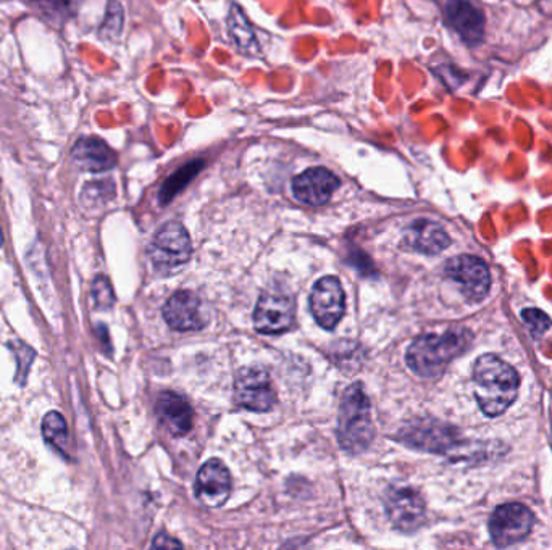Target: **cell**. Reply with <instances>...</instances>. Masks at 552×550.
Wrapping results in <instances>:
<instances>
[{
	"mask_svg": "<svg viewBox=\"0 0 552 550\" xmlns=\"http://www.w3.org/2000/svg\"><path fill=\"white\" fill-rule=\"evenodd\" d=\"M473 381L478 405L488 417L502 415L519 394V373L496 355H481L473 367Z\"/></svg>",
	"mask_w": 552,
	"mask_h": 550,
	"instance_id": "cell-1",
	"label": "cell"
},
{
	"mask_svg": "<svg viewBox=\"0 0 552 550\" xmlns=\"http://www.w3.org/2000/svg\"><path fill=\"white\" fill-rule=\"evenodd\" d=\"M472 342L469 330H451L444 334H423L407 350V365L422 378H438L452 360L464 354Z\"/></svg>",
	"mask_w": 552,
	"mask_h": 550,
	"instance_id": "cell-2",
	"label": "cell"
},
{
	"mask_svg": "<svg viewBox=\"0 0 552 550\" xmlns=\"http://www.w3.org/2000/svg\"><path fill=\"white\" fill-rule=\"evenodd\" d=\"M373 436L375 428L370 415V400L362 384H352L344 392L339 409V444L351 454H360L372 444Z\"/></svg>",
	"mask_w": 552,
	"mask_h": 550,
	"instance_id": "cell-3",
	"label": "cell"
},
{
	"mask_svg": "<svg viewBox=\"0 0 552 550\" xmlns=\"http://www.w3.org/2000/svg\"><path fill=\"white\" fill-rule=\"evenodd\" d=\"M191 239L188 231L178 221H168L149 247V257L155 271L162 276L175 275L183 270L191 257Z\"/></svg>",
	"mask_w": 552,
	"mask_h": 550,
	"instance_id": "cell-4",
	"label": "cell"
},
{
	"mask_svg": "<svg viewBox=\"0 0 552 550\" xmlns=\"http://www.w3.org/2000/svg\"><path fill=\"white\" fill-rule=\"evenodd\" d=\"M533 523L532 510L525 505L517 502L501 505L490 518L491 539L498 547L514 546L532 533Z\"/></svg>",
	"mask_w": 552,
	"mask_h": 550,
	"instance_id": "cell-5",
	"label": "cell"
},
{
	"mask_svg": "<svg viewBox=\"0 0 552 550\" xmlns=\"http://www.w3.org/2000/svg\"><path fill=\"white\" fill-rule=\"evenodd\" d=\"M235 396L239 407L251 412H268L276 402V392L268 371L257 365L239 370Z\"/></svg>",
	"mask_w": 552,
	"mask_h": 550,
	"instance_id": "cell-6",
	"label": "cell"
},
{
	"mask_svg": "<svg viewBox=\"0 0 552 550\" xmlns=\"http://www.w3.org/2000/svg\"><path fill=\"white\" fill-rule=\"evenodd\" d=\"M446 275L459 284L470 302H480L491 289L490 268L483 260L473 255H459L446 263Z\"/></svg>",
	"mask_w": 552,
	"mask_h": 550,
	"instance_id": "cell-7",
	"label": "cell"
},
{
	"mask_svg": "<svg viewBox=\"0 0 552 550\" xmlns=\"http://www.w3.org/2000/svg\"><path fill=\"white\" fill-rule=\"evenodd\" d=\"M346 309L343 286L335 276H325L318 281L310 296V310L318 325L325 330H335Z\"/></svg>",
	"mask_w": 552,
	"mask_h": 550,
	"instance_id": "cell-8",
	"label": "cell"
},
{
	"mask_svg": "<svg viewBox=\"0 0 552 550\" xmlns=\"http://www.w3.org/2000/svg\"><path fill=\"white\" fill-rule=\"evenodd\" d=\"M388 517L402 533L419 530L425 521V504L414 489H391L386 497Z\"/></svg>",
	"mask_w": 552,
	"mask_h": 550,
	"instance_id": "cell-9",
	"label": "cell"
},
{
	"mask_svg": "<svg viewBox=\"0 0 552 550\" xmlns=\"http://www.w3.org/2000/svg\"><path fill=\"white\" fill-rule=\"evenodd\" d=\"M338 176L323 167L309 168L293 180V194L297 200L312 207L327 204L339 188Z\"/></svg>",
	"mask_w": 552,
	"mask_h": 550,
	"instance_id": "cell-10",
	"label": "cell"
},
{
	"mask_svg": "<svg viewBox=\"0 0 552 550\" xmlns=\"http://www.w3.org/2000/svg\"><path fill=\"white\" fill-rule=\"evenodd\" d=\"M294 305L281 294H264L257 302L254 326L259 333L280 334L293 326Z\"/></svg>",
	"mask_w": 552,
	"mask_h": 550,
	"instance_id": "cell-11",
	"label": "cell"
},
{
	"mask_svg": "<svg viewBox=\"0 0 552 550\" xmlns=\"http://www.w3.org/2000/svg\"><path fill=\"white\" fill-rule=\"evenodd\" d=\"M446 18L452 30L459 34V38L469 44L477 46L485 36V15L478 7L470 4L469 0H448L446 7Z\"/></svg>",
	"mask_w": 552,
	"mask_h": 550,
	"instance_id": "cell-12",
	"label": "cell"
},
{
	"mask_svg": "<svg viewBox=\"0 0 552 550\" xmlns=\"http://www.w3.org/2000/svg\"><path fill=\"white\" fill-rule=\"evenodd\" d=\"M231 475L220 460H209L197 473L196 494L209 507H220L230 497Z\"/></svg>",
	"mask_w": 552,
	"mask_h": 550,
	"instance_id": "cell-13",
	"label": "cell"
},
{
	"mask_svg": "<svg viewBox=\"0 0 552 550\" xmlns=\"http://www.w3.org/2000/svg\"><path fill=\"white\" fill-rule=\"evenodd\" d=\"M164 318L176 331H197L205 325L201 300L194 292L180 291L167 300Z\"/></svg>",
	"mask_w": 552,
	"mask_h": 550,
	"instance_id": "cell-14",
	"label": "cell"
},
{
	"mask_svg": "<svg viewBox=\"0 0 552 550\" xmlns=\"http://www.w3.org/2000/svg\"><path fill=\"white\" fill-rule=\"evenodd\" d=\"M72 159L76 167L91 173L112 170L117 165V154L110 149L107 142L96 136L78 139L72 147Z\"/></svg>",
	"mask_w": 552,
	"mask_h": 550,
	"instance_id": "cell-15",
	"label": "cell"
},
{
	"mask_svg": "<svg viewBox=\"0 0 552 550\" xmlns=\"http://www.w3.org/2000/svg\"><path fill=\"white\" fill-rule=\"evenodd\" d=\"M404 441L417 449L431 450V452H448L456 446V434L451 428L440 425L435 421H417L404 430Z\"/></svg>",
	"mask_w": 552,
	"mask_h": 550,
	"instance_id": "cell-16",
	"label": "cell"
},
{
	"mask_svg": "<svg viewBox=\"0 0 552 550\" xmlns=\"http://www.w3.org/2000/svg\"><path fill=\"white\" fill-rule=\"evenodd\" d=\"M451 244L448 233L438 223L430 220H417L407 228L404 246L420 252L435 255L448 249Z\"/></svg>",
	"mask_w": 552,
	"mask_h": 550,
	"instance_id": "cell-17",
	"label": "cell"
},
{
	"mask_svg": "<svg viewBox=\"0 0 552 550\" xmlns=\"http://www.w3.org/2000/svg\"><path fill=\"white\" fill-rule=\"evenodd\" d=\"M157 413L173 436H184L193 428V409L188 400L175 392H164L157 400Z\"/></svg>",
	"mask_w": 552,
	"mask_h": 550,
	"instance_id": "cell-18",
	"label": "cell"
},
{
	"mask_svg": "<svg viewBox=\"0 0 552 550\" xmlns=\"http://www.w3.org/2000/svg\"><path fill=\"white\" fill-rule=\"evenodd\" d=\"M226 28H228V34L239 49L249 55L259 54L260 46L256 34L252 30L251 23L247 20L246 13L239 5H231L228 17H226Z\"/></svg>",
	"mask_w": 552,
	"mask_h": 550,
	"instance_id": "cell-19",
	"label": "cell"
},
{
	"mask_svg": "<svg viewBox=\"0 0 552 550\" xmlns=\"http://www.w3.org/2000/svg\"><path fill=\"white\" fill-rule=\"evenodd\" d=\"M204 165V160H193V162H189L188 165L181 167L180 170H176L175 173L165 181L164 186L160 188V202L164 205L168 204L184 186H188L189 181L193 180L194 176L201 173Z\"/></svg>",
	"mask_w": 552,
	"mask_h": 550,
	"instance_id": "cell-20",
	"label": "cell"
},
{
	"mask_svg": "<svg viewBox=\"0 0 552 550\" xmlns=\"http://www.w3.org/2000/svg\"><path fill=\"white\" fill-rule=\"evenodd\" d=\"M42 434L52 447L60 450L62 454L65 452L68 439L67 421L59 412L47 413L46 418L42 421Z\"/></svg>",
	"mask_w": 552,
	"mask_h": 550,
	"instance_id": "cell-21",
	"label": "cell"
},
{
	"mask_svg": "<svg viewBox=\"0 0 552 550\" xmlns=\"http://www.w3.org/2000/svg\"><path fill=\"white\" fill-rule=\"evenodd\" d=\"M123 31V9L118 2H110L104 23L101 25V38L117 39Z\"/></svg>",
	"mask_w": 552,
	"mask_h": 550,
	"instance_id": "cell-22",
	"label": "cell"
},
{
	"mask_svg": "<svg viewBox=\"0 0 552 550\" xmlns=\"http://www.w3.org/2000/svg\"><path fill=\"white\" fill-rule=\"evenodd\" d=\"M522 320L528 326V330L533 334V338H541L552 326L551 318L546 313L538 309H525L522 312Z\"/></svg>",
	"mask_w": 552,
	"mask_h": 550,
	"instance_id": "cell-23",
	"label": "cell"
},
{
	"mask_svg": "<svg viewBox=\"0 0 552 550\" xmlns=\"http://www.w3.org/2000/svg\"><path fill=\"white\" fill-rule=\"evenodd\" d=\"M92 300L96 304L97 309L107 310L112 307L113 302H115V297H113L112 286H110L109 281L104 276H99L92 283Z\"/></svg>",
	"mask_w": 552,
	"mask_h": 550,
	"instance_id": "cell-24",
	"label": "cell"
},
{
	"mask_svg": "<svg viewBox=\"0 0 552 550\" xmlns=\"http://www.w3.org/2000/svg\"><path fill=\"white\" fill-rule=\"evenodd\" d=\"M13 352L17 354L18 362V381L26 380V373H28V368H30L31 363L34 360V350L31 347L26 346V344H21L20 346H12Z\"/></svg>",
	"mask_w": 552,
	"mask_h": 550,
	"instance_id": "cell-25",
	"label": "cell"
},
{
	"mask_svg": "<svg viewBox=\"0 0 552 550\" xmlns=\"http://www.w3.org/2000/svg\"><path fill=\"white\" fill-rule=\"evenodd\" d=\"M101 194L107 197L112 196L113 186L110 181H92L84 188L83 199L94 202V200H101Z\"/></svg>",
	"mask_w": 552,
	"mask_h": 550,
	"instance_id": "cell-26",
	"label": "cell"
},
{
	"mask_svg": "<svg viewBox=\"0 0 552 550\" xmlns=\"http://www.w3.org/2000/svg\"><path fill=\"white\" fill-rule=\"evenodd\" d=\"M34 2L36 7L47 15H67L72 0H28Z\"/></svg>",
	"mask_w": 552,
	"mask_h": 550,
	"instance_id": "cell-27",
	"label": "cell"
},
{
	"mask_svg": "<svg viewBox=\"0 0 552 550\" xmlns=\"http://www.w3.org/2000/svg\"><path fill=\"white\" fill-rule=\"evenodd\" d=\"M152 547H160V549H173V547H176V549H181L183 544L180 541H176V539L170 538L167 534H159L154 539V542H152Z\"/></svg>",
	"mask_w": 552,
	"mask_h": 550,
	"instance_id": "cell-28",
	"label": "cell"
},
{
	"mask_svg": "<svg viewBox=\"0 0 552 550\" xmlns=\"http://www.w3.org/2000/svg\"><path fill=\"white\" fill-rule=\"evenodd\" d=\"M4 244V236H2V230H0V246Z\"/></svg>",
	"mask_w": 552,
	"mask_h": 550,
	"instance_id": "cell-29",
	"label": "cell"
}]
</instances>
